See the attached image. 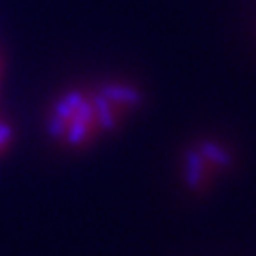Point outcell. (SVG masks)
I'll return each mask as SVG.
<instances>
[{"instance_id": "cell-1", "label": "cell", "mask_w": 256, "mask_h": 256, "mask_svg": "<svg viewBox=\"0 0 256 256\" xmlns=\"http://www.w3.org/2000/svg\"><path fill=\"white\" fill-rule=\"evenodd\" d=\"M144 89L128 76H104L60 89L48 104L44 132L68 152H82L123 128L142 108Z\"/></svg>"}, {"instance_id": "cell-2", "label": "cell", "mask_w": 256, "mask_h": 256, "mask_svg": "<svg viewBox=\"0 0 256 256\" xmlns=\"http://www.w3.org/2000/svg\"><path fill=\"white\" fill-rule=\"evenodd\" d=\"M233 164L235 152L232 144L219 137H201L188 142L182 155V184L192 194H201L226 174Z\"/></svg>"}, {"instance_id": "cell-3", "label": "cell", "mask_w": 256, "mask_h": 256, "mask_svg": "<svg viewBox=\"0 0 256 256\" xmlns=\"http://www.w3.org/2000/svg\"><path fill=\"white\" fill-rule=\"evenodd\" d=\"M14 142V126L0 114V156H4Z\"/></svg>"}]
</instances>
